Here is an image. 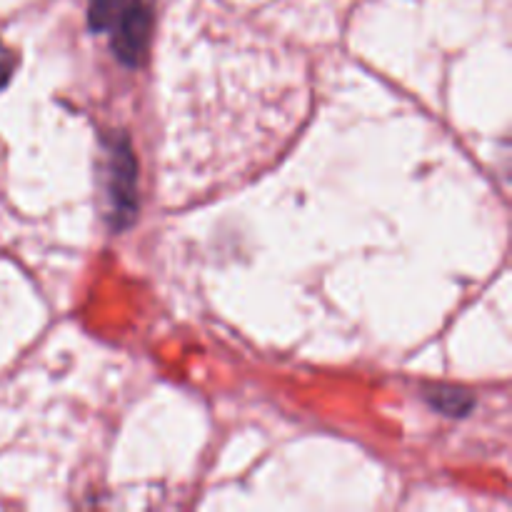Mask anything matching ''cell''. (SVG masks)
Masks as SVG:
<instances>
[{
  "label": "cell",
  "instance_id": "6da1fadb",
  "mask_svg": "<svg viewBox=\"0 0 512 512\" xmlns=\"http://www.w3.org/2000/svg\"><path fill=\"white\" fill-rule=\"evenodd\" d=\"M153 30V0H128L113 23V50L125 65H138Z\"/></svg>",
  "mask_w": 512,
  "mask_h": 512
},
{
  "label": "cell",
  "instance_id": "7a4b0ae2",
  "mask_svg": "<svg viewBox=\"0 0 512 512\" xmlns=\"http://www.w3.org/2000/svg\"><path fill=\"white\" fill-rule=\"evenodd\" d=\"M125 5H128V0H90L88 5L90 28H93L95 33L110 30L115 20H118V15L123 13Z\"/></svg>",
  "mask_w": 512,
  "mask_h": 512
},
{
  "label": "cell",
  "instance_id": "3957f363",
  "mask_svg": "<svg viewBox=\"0 0 512 512\" xmlns=\"http://www.w3.org/2000/svg\"><path fill=\"white\" fill-rule=\"evenodd\" d=\"M15 65H18V55L0 40V90L10 83V78L15 73Z\"/></svg>",
  "mask_w": 512,
  "mask_h": 512
}]
</instances>
